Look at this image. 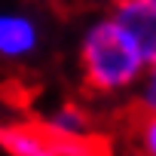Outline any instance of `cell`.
<instances>
[{
    "instance_id": "cell-1",
    "label": "cell",
    "mask_w": 156,
    "mask_h": 156,
    "mask_svg": "<svg viewBox=\"0 0 156 156\" xmlns=\"http://www.w3.org/2000/svg\"><path fill=\"white\" fill-rule=\"evenodd\" d=\"M147 67V58L132 43V37L113 22L110 12L86 28L80 40V70L89 92L104 98L135 92Z\"/></svg>"
},
{
    "instance_id": "cell-2",
    "label": "cell",
    "mask_w": 156,
    "mask_h": 156,
    "mask_svg": "<svg viewBox=\"0 0 156 156\" xmlns=\"http://www.w3.org/2000/svg\"><path fill=\"white\" fill-rule=\"evenodd\" d=\"M0 150L9 156H89L95 144L61 141L43 122H0Z\"/></svg>"
},
{
    "instance_id": "cell-3",
    "label": "cell",
    "mask_w": 156,
    "mask_h": 156,
    "mask_svg": "<svg viewBox=\"0 0 156 156\" xmlns=\"http://www.w3.org/2000/svg\"><path fill=\"white\" fill-rule=\"evenodd\" d=\"M113 22L132 37L147 64L156 61V3L153 0H113Z\"/></svg>"
},
{
    "instance_id": "cell-4",
    "label": "cell",
    "mask_w": 156,
    "mask_h": 156,
    "mask_svg": "<svg viewBox=\"0 0 156 156\" xmlns=\"http://www.w3.org/2000/svg\"><path fill=\"white\" fill-rule=\"evenodd\" d=\"M43 43L40 22L19 9H0V58L3 61H25L37 55Z\"/></svg>"
},
{
    "instance_id": "cell-5",
    "label": "cell",
    "mask_w": 156,
    "mask_h": 156,
    "mask_svg": "<svg viewBox=\"0 0 156 156\" xmlns=\"http://www.w3.org/2000/svg\"><path fill=\"white\" fill-rule=\"evenodd\" d=\"M43 126L61 138V141H70V144H89V135H92V116L80 107V104H61L55 107Z\"/></svg>"
},
{
    "instance_id": "cell-6",
    "label": "cell",
    "mask_w": 156,
    "mask_h": 156,
    "mask_svg": "<svg viewBox=\"0 0 156 156\" xmlns=\"http://www.w3.org/2000/svg\"><path fill=\"white\" fill-rule=\"evenodd\" d=\"M132 113L135 116H156V61L147 67V73L141 76V83L135 89Z\"/></svg>"
},
{
    "instance_id": "cell-7",
    "label": "cell",
    "mask_w": 156,
    "mask_h": 156,
    "mask_svg": "<svg viewBox=\"0 0 156 156\" xmlns=\"http://www.w3.org/2000/svg\"><path fill=\"white\" fill-rule=\"evenodd\" d=\"M132 144L141 156H156V116L132 113Z\"/></svg>"
},
{
    "instance_id": "cell-8",
    "label": "cell",
    "mask_w": 156,
    "mask_h": 156,
    "mask_svg": "<svg viewBox=\"0 0 156 156\" xmlns=\"http://www.w3.org/2000/svg\"><path fill=\"white\" fill-rule=\"evenodd\" d=\"M89 156H104V153H101V150H98V147H95V150H92V153H89Z\"/></svg>"
},
{
    "instance_id": "cell-9",
    "label": "cell",
    "mask_w": 156,
    "mask_h": 156,
    "mask_svg": "<svg viewBox=\"0 0 156 156\" xmlns=\"http://www.w3.org/2000/svg\"><path fill=\"white\" fill-rule=\"evenodd\" d=\"M153 3H156V0H153Z\"/></svg>"
}]
</instances>
